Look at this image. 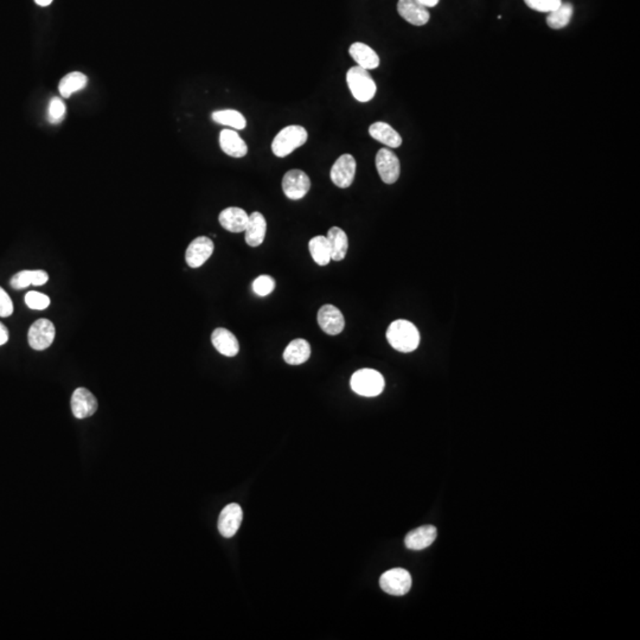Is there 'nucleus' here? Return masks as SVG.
Here are the masks:
<instances>
[{"label":"nucleus","instance_id":"nucleus-2","mask_svg":"<svg viewBox=\"0 0 640 640\" xmlns=\"http://www.w3.org/2000/svg\"><path fill=\"white\" fill-rule=\"evenodd\" d=\"M308 139V130L304 127L291 125L276 134L271 142V151L279 158H283L304 145Z\"/></svg>","mask_w":640,"mask_h":640},{"label":"nucleus","instance_id":"nucleus-20","mask_svg":"<svg viewBox=\"0 0 640 640\" xmlns=\"http://www.w3.org/2000/svg\"><path fill=\"white\" fill-rule=\"evenodd\" d=\"M349 52H350L351 57L354 58V62L361 68L373 70V69L378 68V65H380V57L376 51L366 44L356 42L351 45Z\"/></svg>","mask_w":640,"mask_h":640},{"label":"nucleus","instance_id":"nucleus-19","mask_svg":"<svg viewBox=\"0 0 640 640\" xmlns=\"http://www.w3.org/2000/svg\"><path fill=\"white\" fill-rule=\"evenodd\" d=\"M266 230H267V222L262 213L259 211H254L250 213L249 220L247 223L246 230V242L250 247H259L262 245L266 237Z\"/></svg>","mask_w":640,"mask_h":640},{"label":"nucleus","instance_id":"nucleus-26","mask_svg":"<svg viewBox=\"0 0 640 640\" xmlns=\"http://www.w3.org/2000/svg\"><path fill=\"white\" fill-rule=\"evenodd\" d=\"M308 249L315 264L319 266H326L330 264L331 259V249H330L329 241L326 236H315L308 242Z\"/></svg>","mask_w":640,"mask_h":640},{"label":"nucleus","instance_id":"nucleus-27","mask_svg":"<svg viewBox=\"0 0 640 640\" xmlns=\"http://www.w3.org/2000/svg\"><path fill=\"white\" fill-rule=\"evenodd\" d=\"M215 123L223 125V126L232 127L235 130H243L246 128L247 120L242 116V113L235 109H222V111H216L211 114Z\"/></svg>","mask_w":640,"mask_h":640},{"label":"nucleus","instance_id":"nucleus-28","mask_svg":"<svg viewBox=\"0 0 640 640\" xmlns=\"http://www.w3.org/2000/svg\"><path fill=\"white\" fill-rule=\"evenodd\" d=\"M573 13H574L573 5L569 3H566V4L562 3L560 8L549 12V15L546 17V24L554 30L563 29L571 22Z\"/></svg>","mask_w":640,"mask_h":640},{"label":"nucleus","instance_id":"nucleus-32","mask_svg":"<svg viewBox=\"0 0 640 640\" xmlns=\"http://www.w3.org/2000/svg\"><path fill=\"white\" fill-rule=\"evenodd\" d=\"M525 4L528 8L539 12H549L560 8L562 4V0H524Z\"/></svg>","mask_w":640,"mask_h":640},{"label":"nucleus","instance_id":"nucleus-17","mask_svg":"<svg viewBox=\"0 0 640 640\" xmlns=\"http://www.w3.org/2000/svg\"><path fill=\"white\" fill-rule=\"evenodd\" d=\"M249 215L237 206H230L220 213L218 221L222 227L230 232H242L246 230Z\"/></svg>","mask_w":640,"mask_h":640},{"label":"nucleus","instance_id":"nucleus-15","mask_svg":"<svg viewBox=\"0 0 640 640\" xmlns=\"http://www.w3.org/2000/svg\"><path fill=\"white\" fill-rule=\"evenodd\" d=\"M211 343L213 347L225 357H235L236 354H239V340L229 330L223 327L213 330Z\"/></svg>","mask_w":640,"mask_h":640},{"label":"nucleus","instance_id":"nucleus-9","mask_svg":"<svg viewBox=\"0 0 640 640\" xmlns=\"http://www.w3.org/2000/svg\"><path fill=\"white\" fill-rule=\"evenodd\" d=\"M357 164L351 155H342L333 164L331 169V179L333 184L340 189H347L354 183Z\"/></svg>","mask_w":640,"mask_h":640},{"label":"nucleus","instance_id":"nucleus-24","mask_svg":"<svg viewBox=\"0 0 640 640\" xmlns=\"http://www.w3.org/2000/svg\"><path fill=\"white\" fill-rule=\"evenodd\" d=\"M326 239L329 241L330 249H331V259L333 261L344 260L347 257L349 240L343 229L339 227H332L327 232Z\"/></svg>","mask_w":640,"mask_h":640},{"label":"nucleus","instance_id":"nucleus-7","mask_svg":"<svg viewBox=\"0 0 640 640\" xmlns=\"http://www.w3.org/2000/svg\"><path fill=\"white\" fill-rule=\"evenodd\" d=\"M55 332L56 330L52 322L47 319H38L30 326L28 333L30 347H33V350H45L54 343Z\"/></svg>","mask_w":640,"mask_h":640},{"label":"nucleus","instance_id":"nucleus-33","mask_svg":"<svg viewBox=\"0 0 640 640\" xmlns=\"http://www.w3.org/2000/svg\"><path fill=\"white\" fill-rule=\"evenodd\" d=\"M13 313V304L11 298L0 287V317L6 318Z\"/></svg>","mask_w":640,"mask_h":640},{"label":"nucleus","instance_id":"nucleus-31","mask_svg":"<svg viewBox=\"0 0 640 640\" xmlns=\"http://www.w3.org/2000/svg\"><path fill=\"white\" fill-rule=\"evenodd\" d=\"M65 114L64 102L60 98L51 99L49 107H47V120L50 123H61Z\"/></svg>","mask_w":640,"mask_h":640},{"label":"nucleus","instance_id":"nucleus-22","mask_svg":"<svg viewBox=\"0 0 640 640\" xmlns=\"http://www.w3.org/2000/svg\"><path fill=\"white\" fill-rule=\"evenodd\" d=\"M369 134L375 140L380 141L383 145L398 149L402 145V137L396 130L387 123H375L369 127Z\"/></svg>","mask_w":640,"mask_h":640},{"label":"nucleus","instance_id":"nucleus-14","mask_svg":"<svg viewBox=\"0 0 640 640\" xmlns=\"http://www.w3.org/2000/svg\"><path fill=\"white\" fill-rule=\"evenodd\" d=\"M318 324L324 332L336 336L343 331L345 319L339 308L333 305H324L318 311Z\"/></svg>","mask_w":640,"mask_h":640},{"label":"nucleus","instance_id":"nucleus-1","mask_svg":"<svg viewBox=\"0 0 640 640\" xmlns=\"http://www.w3.org/2000/svg\"><path fill=\"white\" fill-rule=\"evenodd\" d=\"M387 339L395 350L412 352L419 347L420 332L412 322L398 319L391 322L387 330Z\"/></svg>","mask_w":640,"mask_h":640},{"label":"nucleus","instance_id":"nucleus-10","mask_svg":"<svg viewBox=\"0 0 640 640\" xmlns=\"http://www.w3.org/2000/svg\"><path fill=\"white\" fill-rule=\"evenodd\" d=\"M213 249L215 246L209 237L199 236L189 245L185 253L186 264L191 268L201 267L209 260V257L213 255Z\"/></svg>","mask_w":640,"mask_h":640},{"label":"nucleus","instance_id":"nucleus-3","mask_svg":"<svg viewBox=\"0 0 640 640\" xmlns=\"http://www.w3.org/2000/svg\"><path fill=\"white\" fill-rule=\"evenodd\" d=\"M347 82L351 94L357 101L369 102L376 94V84L370 75L369 70L361 68L359 65L349 69Z\"/></svg>","mask_w":640,"mask_h":640},{"label":"nucleus","instance_id":"nucleus-6","mask_svg":"<svg viewBox=\"0 0 640 640\" xmlns=\"http://www.w3.org/2000/svg\"><path fill=\"white\" fill-rule=\"evenodd\" d=\"M311 189V179L304 171L290 170L282 178V190L287 198L292 201L304 198Z\"/></svg>","mask_w":640,"mask_h":640},{"label":"nucleus","instance_id":"nucleus-16","mask_svg":"<svg viewBox=\"0 0 640 640\" xmlns=\"http://www.w3.org/2000/svg\"><path fill=\"white\" fill-rule=\"evenodd\" d=\"M220 146L222 151L232 157V158H242L248 153L246 141L240 137L235 130H222L220 133Z\"/></svg>","mask_w":640,"mask_h":640},{"label":"nucleus","instance_id":"nucleus-36","mask_svg":"<svg viewBox=\"0 0 640 640\" xmlns=\"http://www.w3.org/2000/svg\"><path fill=\"white\" fill-rule=\"evenodd\" d=\"M52 1H54V0H35V3H36L38 6H42V8H47V6H49Z\"/></svg>","mask_w":640,"mask_h":640},{"label":"nucleus","instance_id":"nucleus-4","mask_svg":"<svg viewBox=\"0 0 640 640\" xmlns=\"http://www.w3.org/2000/svg\"><path fill=\"white\" fill-rule=\"evenodd\" d=\"M351 389L364 398H375L383 391L384 378L378 371L362 369L356 371L350 381Z\"/></svg>","mask_w":640,"mask_h":640},{"label":"nucleus","instance_id":"nucleus-25","mask_svg":"<svg viewBox=\"0 0 640 640\" xmlns=\"http://www.w3.org/2000/svg\"><path fill=\"white\" fill-rule=\"evenodd\" d=\"M88 84V79L80 72H73L65 75L58 84V91L62 98L68 99L77 91H82Z\"/></svg>","mask_w":640,"mask_h":640},{"label":"nucleus","instance_id":"nucleus-34","mask_svg":"<svg viewBox=\"0 0 640 640\" xmlns=\"http://www.w3.org/2000/svg\"><path fill=\"white\" fill-rule=\"evenodd\" d=\"M9 340V330L4 324H1L0 322V347L1 345H4V344L8 343Z\"/></svg>","mask_w":640,"mask_h":640},{"label":"nucleus","instance_id":"nucleus-35","mask_svg":"<svg viewBox=\"0 0 640 640\" xmlns=\"http://www.w3.org/2000/svg\"><path fill=\"white\" fill-rule=\"evenodd\" d=\"M421 4L425 5L426 8H434L439 4L440 0H419Z\"/></svg>","mask_w":640,"mask_h":640},{"label":"nucleus","instance_id":"nucleus-18","mask_svg":"<svg viewBox=\"0 0 640 640\" xmlns=\"http://www.w3.org/2000/svg\"><path fill=\"white\" fill-rule=\"evenodd\" d=\"M438 532L433 525H423L414 529L405 536V544L410 550L426 549L434 542Z\"/></svg>","mask_w":640,"mask_h":640},{"label":"nucleus","instance_id":"nucleus-11","mask_svg":"<svg viewBox=\"0 0 640 640\" xmlns=\"http://www.w3.org/2000/svg\"><path fill=\"white\" fill-rule=\"evenodd\" d=\"M242 520L243 511L239 504H229L218 518V532L225 539H232L241 527Z\"/></svg>","mask_w":640,"mask_h":640},{"label":"nucleus","instance_id":"nucleus-12","mask_svg":"<svg viewBox=\"0 0 640 640\" xmlns=\"http://www.w3.org/2000/svg\"><path fill=\"white\" fill-rule=\"evenodd\" d=\"M72 410L77 419H86L98 410V400L86 388H77L72 396Z\"/></svg>","mask_w":640,"mask_h":640},{"label":"nucleus","instance_id":"nucleus-23","mask_svg":"<svg viewBox=\"0 0 640 640\" xmlns=\"http://www.w3.org/2000/svg\"><path fill=\"white\" fill-rule=\"evenodd\" d=\"M49 280V275L45 271H22L12 276L10 285L15 290H23L26 287L43 286Z\"/></svg>","mask_w":640,"mask_h":640},{"label":"nucleus","instance_id":"nucleus-5","mask_svg":"<svg viewBox=\"0 0 640 640\" xmlns=\"http://www.w3.org/2000/svg\"><path fill=\"white\" fill-rule=\"evenodd\" d=\"M380 586L386 593L395 597H402L410 590L412 576L405 569L394 568L381 576Z\"/></svg>","mask_w":640,"mask_h":640},{"label":"nucleus","instance_id":"nucleus-13","mask_svg":"<svg viewBox=\"0 0 640 640\" xmlns=\"http://www.w3.org/2000/svg\"><path fill=\"white\" fill-rule=\"evenodd\" d=\"M398 12L402 18L415 26H425L431 17L428 8L419 0H398Z\"/></svg>","mask_w":640,"mask_h":640},{"label":"nucleus","instance_id":"nucleus-29","mask_svg":"<svg viewBox=\"0 0 640 640\" xmlns=\"http://www.w3.org/2000/svg\"><path fill=\"white\" fill-rule=\"evenodd\" d=\"M26 304L31 310L42 311V310L49 308L50 298L45 296V294L37 292V291H30L26 296Z\"/></svg>","mask_w":640,"mask_h":640},{"label":"nucleus","instance_id":"nucleus-21","mask_svg":"<svg viewBox=\"0 0 640 640\" xmlns=\"http://www.w3.org/2000/svg\"><path fill=\"white\" fill-rule=\"evenodd\" d=\"M311 356V345L308 340L294 339L287 345L283 352V359L290 366H301L303 363L308 362Z\"/></svg>","mask_w":640,"mask_h":640},{"label":"nucleus","instance_id":"nucleus-30","mask_svg":"<svg viewBox=\"0 0 640 640\" xmlns=\"http://www.w3.org/2000/svg\"><path fill=\"white\" fill-rule=\"evenodd\" d=\"M275 288L274 279L269 275H260L253 282V290L257 296L266 297L271 294Z\"/></svg>","mask_w":640,"mask_h":640},{"label":"nucleus","instance_id":"nucleus-8","mask_svg":"<svg viewBox=\"0 0 640 640\" xmlns=\"http://www.w3.org/2000/svg\"><path fill=\"white\" fill-rule=\"evenodd\" d=\"M376 169L386 184H394L401 172L398 156L389 149H381L376 155Z\"/></svg>","mask_w":640,"mask_h":640}]
</instances>
